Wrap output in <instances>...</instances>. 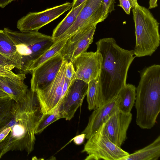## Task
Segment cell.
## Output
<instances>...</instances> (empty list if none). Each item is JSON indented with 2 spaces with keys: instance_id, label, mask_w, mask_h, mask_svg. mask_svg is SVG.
I'll list each match as a JSON object with an SVG mask.
<instances>
[{
  "instance_id": "6da1fadb",
  "label": "cell",
  "mask_w": 160,
  "mask_h": 160,
  "mask_svg": "<svg viewBox=\"0 0 160 160\" xmlns=\"http://www.w3.org/2000/svg\"><path fill=\"white\" fill-rule=\"evenodd\" d=\"M101 56L99 86L102 103L117 96L126 84L129 68L134 58L133 50L122 48L112 38L96 42Z\"/></svg>"
},
{
  "instance_id": "7a4b0ae2",
  "label": "cell",
  "mask_w": 160,
  "mask_h": 160,
  "mask_svg": "<svg viewBox=\"0 0 160 160\" xmlns=\"http://www.w3.org/2000/svg\"><path fill=\"white\" fill-rule=\"evenodd\" d=\"M42 115L35 92L28 89L22 98L13 104L10 115L0 132L11 128L8 151H25L28 155L34 150L36 141L35 131Z\"/></svg>"
},
{
  "instance_id": "3957f363",
  "label": "cell",
  "mask_w": 160,
  "mask_h": 160,
  "mask_svg": "<svg viewBox=\"0 0 160 160\" xmlns=\"http://www.w3.org/2000/svg\"><path fill=\"white\" fill-rule=\"evenodd\" d=\"M136 88L137 124L142 129L155 125L160 112V65L154 64L140 71Z\"/></svg>"
},
{
  "instance_id": "277c9868",
  "label": "cell",
  "mask_w": 160,
  "mask_h": 160,
  "mask_svg": "<svg viewBox=\"0 0 160 160\" xmlns=\"http://www.w3.org/2000/svg\"><path fill=\"white\" fill-rule=\"evenodd\" d=\"M132 9L136 37L134 56H151L160 45L159 23L149 9L138 3Z\"/></svg>"
},
{
  "instance_id": "5b68a950",
  "label": "cell",
  "mask_w": 160,
  "mask_h": 160,
  "mask_svg": "<svg viewBox=\"0 0 160 160\" xmlns=\"http://www.w3.org/2000/svg\"><path fill=\"white\" fill-rule=\"evenodd\" d=\"M3 30L15 43L22 59L21 73L29 72L34 62L55 42L52 37L38 31H16L8 28Z\"/></svg>"
},
{
  "instance_id": "8992f818",
  "label": "cell",
  "mask_w": 160,
  "mask_h": 160,
  "mask_svg": "<svg viewBox=\"0 0 160 160\" xmlns=\"http://www.w3.org/2000/svg\"><path fill=\"white\" fill-rule=\"evenodd\" d=\"M64 60L56 77L46 87L36 91L42 114L52 112L59 106L73 81L67 79Z\"/></svg>"
},
{
  "instance_id": "52a82bcc",
  "label": "cell",
  "mask_w": 160,
  "mask_h": 160,
  "mask_svg": "<svg viewBox=\"0 0 160 160\" xmlns=\"http://www.w3.org/2000/svg\"><path fill=\"white\" fill-rule=\"evenodd\" d=\"M88 139L82 151L88 155L85 160H123L129 154L110 140L101 126Z\"/></svg>"
},
{
  "instance_id": "ba28073f",
  "label": "cell",
  "mask_w": 160,
  "mask_h": 160,
  "mask_svg": "<svg viewBox=\"0 0 160 160\" xmlns=\"http://www.w3.org/2000/svg\"><path fill=\"white\" fill-rule=\"evenodd\" d=\"M72 7L71 3L66 2L41 12H30L18 21L17 28L21 31H38L70 9Z\"/></svg>"
},
{
  "instance_id": "9c48e42d",
  "label": "cell",
  "mask_w": 160,
  "mask_h": 160,
  "mask_svg": "<svg viewBox=\"0 0 160 160\" xmlns=\"http://www.w3.org/2000/svg\"><path fill=\"white\" fill-rule=\"evenodd\" d=\"M132 118L131 112L124 113L116 107L105 119L101 125L107 136L119 147H121L127 138V132Z\"/></svg>"
},
{
  "instance_id": "30bf717a",
  "label": "cell",
  "mask_w": 160,
  "mask_h": 160,
  "mask_svg": "<svg viewBox=\"0 0 160 160\" xmlns=\"http://www.w3.org/2000/svg\"><path fill=\"white\" fill-rule=\"evenodd\" d=\"M96 25L87 26L68 38L61 52L64 60L72 62L78 56L87 52L93 41Z\"/></svg>"
},
{
  "instance_id": "8fae6325",
  "label": "cell",
  "mask_w": 160,
  "mask_h": 160,
  "mask_svg": "<svg viewBox=\"0 0 160 160\" xmlns=\"http://www.w3.org/2000/svg\"><path fill=\"white\" fill-rule=\"evenodd\" d=\"M88 83L75 79L72 82L58 108L60 118L70 120L80 107L87 95Z\"/></svg>"
},
{
  "instance_id": "7c38bea8",
  "label": "cell",
  "mask_w": 160,
  "mask_h": 160,
  "mask_svg": "<svg viewBox=\"0 0 160 160\" xmlns=\"http://www.w3.org/2000/svg\"><path fill=\"white\" fill-rule=\"evenodd\" d=\"M102 0H86L75 22L71 27L59 37L56 42L67 38L87 26L97 24L101 21Z\"/></svg>"
},
{
  "instance_id": "4fadbf2b",
  "label": "cell",
  "mask_w": 160,
  "mask_h": 160,
  "mask_svg": "<svg viewBox=\"0 0 160 160\" xmlns=\"http://www.w3.org/2000/svg\"><path fill=\"white\" fill-rule=\"evenodd\" d=\"M72 62L75 72L76 79L88 83L99 76L101 56L97 51L84 52L75 58Z\"/></svg>"
},
{
  "instance_id": "5bb4252c",
  "label": "cell",
  "mask_w": 160,
  "mask_h": 160,
  "mask_svg": "<svg viewBox=\"0 0 160 160\" xmlns=\"http://www.w3.org/2000/svg\"><path fill=\"white\" fill-rule=\"evenodd\" d=\"M63 61L60 53L31 71L30 89L35 92L49 85L56 77Z\"/></svg>"
},
{
  "instance_id": "9a60e30c",
  "label": "cell",
  "mask_w": 160,
  "mask_h": 160,
  "mask_svg": "<svg viewBox=\"0 0 160 160\" xmlns=\"http://www.w3.org/2000/svg\"><path fill=\"white\" fill-rule=\"evenodd\" d=\"M119 101L118 95L93 110L89 117L87 125L82 133L87 139L93 135L101 126L106 117L118 107Z\"/></svg>"
},
{
  "instance_id": "2e32d148",
  "label": "cell",
  "mask_w": 160,
  "mask_h": 160,
  "mask_svg": "<svg viewBox=\"0 0 160 160\" xmlns=\"http://www.w3.org/2000/svg\"><path fill=\"white\" fill-rule=\"evenodd\" d=\"M24 80L0 76V89L17 101L25 96L28 89Z\"/></svg>"
},
{
  "instance_id": "e0dca14e",
  "label": "cell",
  "mask_w": 160,
  "mask_h": 160,
  "mask_svg": "<svg viewBox=\"0 0 160 160\" xmlns=\"http://www.w3.org/2000/svg\"><path fill=\"white\" fill-rule=\"evenodd\" d=\"M0 53L10 59L16 68L21 71L22 59L18 52L16 45L3 30H0Z\"/></svg>"
},
{
  "instance_id": "ac0fdd59",
  "label": "cell",
  "mask_w": 160,
  "mask_h": 160,
  "mask_svg": "<svg viewBox=\"0 0 160 160\" xmlns=\"http://www.w3.org/2000/svg\"><path fill=\"white\" fill-rule=\"evenodd\" d=\"M160 157V136L151 143L133 153L123 160H157Z\"/></svg>"
},
{
  "instance_id": "d6986e66",
  "label": "cell",
  "mask_w": 160,
  "mask_h": 160,
  "mask_svg": "<svg viewBox=\"0 0 160 160\" xmlns=\"http://www.w3.org/2000/svg\"><path fill=\"white\" fill-rule=\"evenodd\" d=\"M119 101L118 106L119 110L125 113H129L134 105L136 87L131 84H126L118 95Z\"/></svg>"
},
{
  "instance_id": "ffe728a7",
  "label": "cell",
  "mask_w": 160,
  "mask_h": 160,
  "mask_svg": "<svg viewBox=\"0 0 160 160\" xmlns=\"http://www.w3.org/2000/svg\"><path fill=\"white\" fill-rule=\"evenodd\" d=\"M85 2L75 8H71L66 16L53 30L52 37L55 42L57 39L65 33L74 22Z\"/></svg>"
},
{
  "instance_id": "44dd1931",
  "label": "cell",
  "mask_w": 160,
  "mask_h": 160,
  "mask_svg": "<svg viewBox=\"0 0 160 160\" xmlns=\"http://www.w3.org/2000/svg\"><path fill=\"white\" fill-rule=\"evenodd\" d=\"M98 78L99 77L88 83L86 95L88 108L89 110L96 109L103 104L101 97Z\"/></svg>"
},
{
  "instance_id": "7402d4cb",
  "label": "cell",
  "mask_w": 160,
  "mask_h": 160,
  "mask_svg": "<svg viewBox=\"0 0 160 160\" xmlns=\"http://www.w3.org/2000/svg\"><path fill=\"white\" fill-rule=\"evenodd\" d=\"M67 39H62L55 42L34 62L29 69V72L44 62L61 53Z\"/></svg>"
},
{
  "instance_id": "603a6c76",
  "label": "cell",
  "mask_w": 160,
  "mask_h": 160,
  "mask_svg": "<svg viewBox=\"0 0 160 160\" xmlns=\"http://www.w3.org/2000/svg\"><path fill=\"white\" fill-rule=\"evenodd\" d=\"M60 118L58 108L52 112L42 114L35 131L36 134L41 133L49 125Z\"/></svg>"
},
{
  "instance_id": "cb8c5ba5",
  "label": "cell",
  "mask_w": 160,
  "mask_h": 160,
  "mask_svg": "<svg viewBox=\"0 0 160 160\" xmlns=\"http://www.w3.org/2000/svg\"><path fill=\"white\" fill-rule=\"evenodd\" d=\"M14 100L9 97L0 99V128L10 117Z\"/></svg>"
},
{
  "instance_id": "d4e9b609",
  "label": "cell",
  "mask_w": 160,
  "mask_h": 160,
  "mask_svg": "<svg viewBox=\"0 0 160 160\" xmlns=\"http://www.w3.org/2000/svg\"><path fill=\"white\" fill-rule=\"evenodd\" d=\"M116 0H102L101 8V21H103L108 16L109 13L115 10Z\"/></svg>"
},
{
  "instance_id": "484cf974",
  "label": "cell",
  "mask_w": 160,
  "mask_h": 160,
  "mask_svg": "<svg viewBox=\"0 0 160 160\" xmlns=\"http://www.w3.org/2000/svg\"><path fill=\"white\" fill-rule=\"evenodd\" d=\"M0 76L7 77L10 78L24 80L26 78L25 74L23 73L16 74L11 70L6 69L0 66Z\"/></svg>"
},
{
  "instance_id": "4316f807",
  "label": "cell",
  "mask_w": 160,
  "mask_h": 160,
  "mask_svg": "<svg viewBox=\"0 0 160 160\" xmlns=\"http://www.w3.org/2000/svg\"><path fill=\"white\" fill-rule=\"evenodd\" d=\"M0 66L11 70L16 68L15 64L10 59L0 53Z\"/></svg>"
},
{
  "instance_id": "83f0119b",
  "label": "cell",
  "mask_w": 160,
  "mask_h": 160,
  "mask_svg": "<svg viewBox=\"0 0 160 160\" xmlns=\"http://www.w3.org/2000/svg\"><path fill=\"white\" fill-rule=\"evenodd\" d=\"M65 75L66 78L70 81H73L76 79L75 72L71 62H67L66 63Z\"/></svg>"
},
{
  "instance_id": "f1b7e54d",
  "label": "cell",
  "mask_w": 160,
  "mask_h": 160,
  "mask_svg": "<svg viewBox=\"0 0 160 160\" xmlns=\"http://www.w3.org/2000/svg\"><path fill=\"white\" fill-rule=\"evenodd\" d=\"M119 4L118 6L121 7L125 12L129 15L130 13L132 6L129 0H119Z\"/></svg>"
},
{
  "instance_id": "f546056e",
  "label": "cell",
  "mask_w": 160,
  "mask_h": 160,
  "mask_svg": "<svg viewBox=\"0 0 160 160\" xmlns=\"http://www.w3.org/2000/svg\"><path fill=\"white\" fill-rule=\"evenodd\" d=\"M86 138L85 135L82 133L81 134L76 136L73 138V142L77 145H80L84 142Z\"/></svg>"
},
{
  "instance_id": "4dcf8cb0",
  "label": "cell",
  "mask_w": 160,
  "mask_h": 160,
  "mask_svg": "<svg viewBox=\"0 0 160 160\" xmlns=\"http://www.w3.org/2000/svg\"><path fill=\"white\" fill-rule=\"evenodd\" d=\"M11 128H6L0 132V142L3 141L9 133Z\"/></svg>"
},
{
  "instance_id": "1f68e13d",
  "label": "cell",
  "mask_w": 160,
  "mask_h": 160,
  "mask_svg": "<svg viewBox=\"0 0 160 160\" xmlns=\"http://www.w3.org/2000/svg\"><path fill=\"white\" fill-rule=\"evenodd\" d=\"M86 0H73L71 8H74L79 6Z\"/></svg>"
},
{
  "instance_id": "d6a6232c",
  "label": "cell",
  "mask_w": 160,
  "mask_h": 160,
  "mask_svg": "<svg viewBox=\"0 0 160 160\" xmlns=\"http://www.w3.org/2000/svg\"><path fill=\"white\" fill-rule=\"evenodd\" d=\"M158 0H149L148 9H151L156 8L158 6Z\"/></svg>"
},
{
  "instance_id": "836d02e7",
  "label": "cell",
  "mask_w": 160,
  "mask_h": 160,
  "mask_svg": "<svg viewBox=\"0 0 160 160\" xmlns=\"http://www.w3.org/2000/svg\"><path fill=\"white\" fill-rule=\"evenodd\" d=\"M15 0H0V7L3 8Z\"/></svg>"
},
{
  "instance_id": "e575fe53",
  "label": "cell",
  "mask_w": 160,
  "mask_h": 160,
  "mask_svg": "<svg viewBox=\"0 0 160 160\" xmlns=\"http://www.w3.org/2000/svg\"><path fill=\"white\" fill-rule=\"evenodd\" d=\"M9 97H10L7 94L0 89V99Z\"/></svg>"
},
{
  "instance_id": "d590c367",
  "label": "cell",
  "mask_w": 160,
  "mask_h": 160,
  "mask_svg": "<svg viewBox=\"0 0 160 160\" xmlns=\"http://www.w3.org/2000/svg\"><path fill=\"white\" fill-rule=\"evenodd\" d=\"M131 5L132 6V8L134 7L137 3H138V2L137 1V0H129Z\"/></svg>"
}]
</instances>
